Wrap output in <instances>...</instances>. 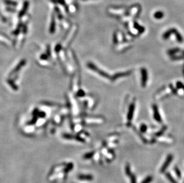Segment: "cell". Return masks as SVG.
Masks as SVG:
<instances>
[{
    "instance_id": "obj_1",
    "label": "cell",
    "mask_w": 184,
    "mask_h": 183,
    "mask_svg": "<svg viewBox=\"0 0 184 183\" xmlns=\"http://www.w3.org/2000/svg\"><path fill=\"white\" fill-rule=\"evenodd\" d=\"M173 159V156L171 154L167 155V156L166 157L165 161L164 162L163 164L162 165V167H161L160 170V173L163 174L165 172V171H166V170L167 169L168 166H169V165L171 164V162H172Z\"/></svg>"
},
{
    "instance_id": "obj_2",
    "label": "cell",
    "mask_w": 184,
    "mask_h": 183,
    "mask_svg": "<svg viewBox=\"0 0 184 183\" xmlns=\"http://www.w3.org/2000/svg\"><path fill=\"white\" fill-rule=\"evenodd\" d=\"M88 66H89V67L91 68V69L98 72V73H99V74H100L101 75H102V76H104V77H105V78H109V77H109V75H108L107 74L105 73V72L103 71H101V70L98 69L97 67H95V66H94V64H91V63L89 64H88Z\"/></svg>"
},
{
    "instance_id": "obj_3",
    "label": "cell",
    "mask_w": 184,
    "mask_h": 183,
    "mask_svg": "<svg viewBox=\"0 0 184 183\" xmlns=\"http://www.w3.org/2000/svg\"><path fill=\"white\" fill-rule=\"evenodd\" d=\"M141 75H142V84L143 87H145L147 83L148 76H147V71L145 68H142L141 70Z\"/></svg>"
},
{
    "instance_id": "obj_4",
    "label": "cell",
    "mask_w": 184,
    "mask_h": 183,
    "mask_svg": "<svg viewBox=\"0 0 184 183\" xmlns=\"http://www.w3.org/2000/svg\"><path fill=\"white\" fill-rule=\"evenodd\" d=\"M134 109H135V104L132 103L130 105V107L129 108L128 114H127V118H128L129 121H131V119L133 118V112H134Z\"/></svg>"
},
{
    "instance_id": "obj_5",
    "label": "cell",
    "mask_w": 184,
    "mask_h": 183,
    "mask_svg": "<svg viewBox=\"0 0 184 183\" xmlns=\"http://www.w3.org/2000/svg\"><path fill=\"white\" fill-rule=\"evenodd\" d=\"M153 108H154V116L155 119H156L157 121H158V122H161V121H162V118H161L160 116V114H159V112H158L157 107L156 106V105H154Z\"/></svg>"
},
{
    "instance_id": "obj_6",
    "label": "cell",
    "mask_w": 184,
    "mask_h": 183,
    "mask_svg": "<svg viewBox=\"0 0 184 183\" xmlns=\"http://www.w3.org/2000/svg\"><path fill=\"white\" fill-rule=\"evenodd\" d=\"M166 177L167 178V179L171 182V183H178L169 172H166Z\"/></svg>"
},
{
    "instance_id": "obj_7",
    "label": "cell",
    "mask_w": 184,
    "mask_h": 183,
    "mask_svg": "<svg viewBox=\"0 0 184 183\" xmlns=\"http://www.w3.org/2000/svg\"><path fill=\"white\" fill-rule=\"evenodd\" d=\"M125 174L127 176H129V177L131 174H132V172H131V166H130V165L129 163H127L125 166Z\"/></svg>"
},
{
    "instance_id": "obj_8",
    "label": "cell",
    "mask_w": 184,
    "mask_h": 183,
    "mask_svg": "<svg viewBox=\"0 0 184 183\" xmlns=\"http://www.w3.org/2000/svg\"><path fill=\"white\" fill-rule=\"evenodd\" d=\"M80 178L82 179H86V180H92L94 177L91 175H82L80 176Z\"/></svg>"
},
{
    "instance_id": "obj_9",
    "label": "cell",
    "mask_w": 184,
    "mask_h": 183,
    "mask_svg": "<svg viewBox=\"0 0 184 183\" xmlns=\"http://www.w3.org/2000/svg\"><path fill=\"white\" fill-rule=\"evenodd\" d=\"M153 179V177L151 175H148L144 179L141 183H151Z\"/></svg>"
},
{
    "instance_id": "obj_10",
    "label": "cell",
    "mask_w": 184,
    "mask_h": 183,
    "mask_svg": "<svg viewBox=\"0 0 184 183\" xmlns=\"http://www.w3.org/2000/svg\"><path fill=\"white\" fill-rule=\"evenodd\" d=\"M174 171L175 172L176 174L177 177H178V178H181V172H180V170L179 169L177 166H175L174 167Z\"/></svg>"
},
{
    "instance_id": "obj_11",
    "label": "cell",
    "mask_w": 184,
    "mask_h": 183,
    "mask_svg": "<svg viewBox=\"0 0 184 183\" xmlns=\"http://www.w3.org/2000/svg\"><path fill=\"white\" fill-rule=\"evenodd\" d=\"M130 180H131V183H136V177L135 174L132 173V174L129 176Z\"/></svg>"
},
{
    "instance_id": "obj_12",
    "label": "cell",
    "mask_w": 184,
    "mask_h": 183,
    "mask_svg": "<svg viewBox=\"0 0 184 183\" xmlns=\"http://www.w3.org/2000/svg\"><path fill=\"white\" fill-rule=\"evenodd\" d=\"M94 154H95V152H90V153H88V154H87V155H85V156H84V157L86 159L91 158L93 156H94Z\"/></svg>"
},
{
    "instance_id": "obj_13",
    "label": "cell",
    "mask_w": 184,
    "mask_h": 183,
    "mask_svg": "<svg viewBox=\"0 0 184 183\" xmlns=\"http://www.w3.org/2000/svg\"><path fill=\"white\" fill-rule=\"evenodd\" d=\"M141 131H142V132H145L146 129H147V127H146L145 125H142V126H141Z\"/></svg>"
}]
</instances>
